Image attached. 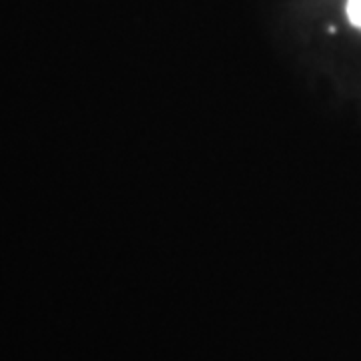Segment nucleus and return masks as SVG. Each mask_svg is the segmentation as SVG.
<instances>
[{"mask_svg": "<svg viewBox=\"0 0 361 361\" xmlns=\"http://www.w3.org/2000/svg\"><path fill=\"white\" fill-rule=\"evenodd\" d=\"M348 16L351 25L361 28V0H348Z\"/></svg>", "mask_w": 361, "mask_h": 361, "instance_id": "obj_1", "label": "nucleus"}]
</instances>
